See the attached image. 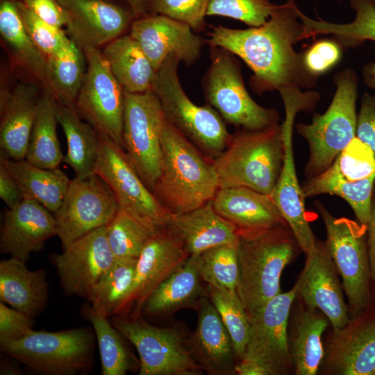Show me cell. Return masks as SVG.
<instances>
[{"mask_svg":"<svg viewBox=\"0 0 375 375\" xmlns=\"http://www.w3.org/2000/svg\"><path fill=\"white\" fill-rule=\"evenodd\" d=\"M290 310L288 344L296 375H315L324 357L322 336L328 319L320 310L304 303L301 299Z\"/></svg>","mask_w":375,"mask_h":375,"instance_id":"obj_28","label":"cell"},{"mask_svg":"<svg viewBox=\"0 0 375 375\" xmlns=\"http://www.w3.org/2000/svg\"><path fill=\"white\" fill-rule=\"evenodd\" d=\"M235 372L240 375H269L268 370L260 363L250 359H242L235 365Z\"/></svg>","mask_w":375,"mask_h":375,"instance_id":"obj_54","label":"cell"},{"mask_svg":"<svg viewBox=\"0 0 375 375\" xmlns=\"http://www.w3.org/2000/svg\"><path fill=\"white\" fill-rule=\"evenodd\" d=\"M1 374H19L20 371L13 367V365L8 363H3L1 365Z\"/></svg>","mask_w":375,"mask_h":375,"instance_id":"obj_57","label":"cell"},{"mask_svg":"<svg viewBox=\"0 0 375 375\" xmlns=\"http://www.w3.org/2000/svg\"><path fill=\"white\" fill-rule=\"evenodd\" d=\"M33 324L34 318L0 301V345L22 339Z\"/></svg>","mask_w":375,"mask_h":375,"instance_id":"obj_49","label":"cell"},{"mask_svg":"<svg viewBox=\"0 0 375 375\" xmlns=\"http://www.w3.org/2000/svg\"><path fill=\"white\" fill-rule=\"evenodd\" d=\"M137 261L134 258H116L88 299L94 310L108 317L123 314L133 288Z\"/></svg>","mask_w":375,"mask_h":375,"instance_id":"obj_38","label":"cell"},{"mask_svg":"<svg viewBox=\"0 0 375 375\" xmlns=\"http://www.w3.org/2000/svg\"><path fill=\"white\" fill-rule=\"evenodd\" d=\"M99 136L94 172L111 188L119 209L153 231L167 226L170 213L142 181L124 149L109 138L101 134Z\"/></svg>","mask_w":375,"mask_h":375,"instance_id":"obj_12","label":"cell"},{"mask_svg":"<svg viewBox=\"0 0 375 375\" xmlns=\"http://www.w3.org/2000/svg\"><path fill=\"white\" fill-rule=\"evenodd\" d=\"M15 2L26 32L47 57L56 53L70 41L61 28L39 18L22 1Z\"/></svg>","mask_w":375,"mask_h":375,"instance_id":"obj_46","label":"cell"},{"mask_svg":"<svg viewBox=\"0 0 375 375\" xmlns=\"http://www.w3.org/2000/svg\"><path fill=\"white\" fill-rule=\"evenodd\" d=\"M374 185L375 174L360 181H348L340 176L332 164L319 174L306 178L301 189L306 199L320 194L342 198L351 207L359 223L367 226Z\"/></svg>","mask_w":375,"mask_h":375,"instance_id":"obj_36","label":"cell"},{"mask_svg":"<svg viewBox=\"0 0 375 375\" xmlns=\"http://www.w3.org/2000/svg\"><path fill=\"white\" fill-rule=\"evenodd\" d=\"M356 137L367 144L375 155V93L365 92L362 96Z\"/></svg>","mask_w":375,"mask_h":375,"instance_id":"obj_50","label":"cell"},{"mask_svg":"<svg viewBox=\"0 0 375 375\" xmlns=\"http://www.w3.org/2000/svg\"><path fill=\"white\" fill-rule=\"evenodd\" d=\"M233 56L210 47V65L203 78L208 103L224 122L241 129L260 130L278 124V112L260 106L247 92L240 65Z\"/></svg>","mask_w":375,"mask_h":375,"instance_id":"obj_9","label":"cell"},{"mask_svg":"<svg viewBox=\"0 0 375 375\" xmlns=\"http://www.w3.org/2000/svg\"><path fill=\"white\" fill-rule=\"evenodd\" d=\"M306 256L303 269L295 284L297 296L309 307L323 312L333 331H337L350 320L339 274L324 242L316 238Z\"/></svg>","mask_w":375,"mask_h":375,"instance_id":"obj_17","label":"cell"},{"mask_svg":"<svg viewBox=\"0 0 375 375\" xmlns=\"http://www.w3.org/2000/svg\"><path fill=\"white\" fill-rule=\"evenodd\" d=\"M342 49L333 38L317 40L303 52L304 64L312 75L318 77L338 63Z\"/></svg>","mask_w":375,"mask_h":375,"instance_id":"obj_48","label":"cell"},{"mask_svg":"<svg viewBox=\"0 0 375 375\" xmlns=\"http://www.w3.org/2000/svg\"><path fill=\"white\" fill-rule=\"evenodd\" d=\"M36 16L54 26H67L69 16L57 0H19Z\"/></svg>","mask_w":375,"mask_h":375,"instance_id":"obj_51","label":"cell"},{"mask_svg":"<svg viewBox=\"0 0 375 375\" xmlns=\"http://www.w3.org/2000/svg\"><path fill=\"white\" fill-rule=\"evenodd\" d=\"M178 59L167 57L156 71L151 90L165 119L212 160L226 149L231 135L225 122L209 104L199 106L184 92L178 76Z\"/></svg>","mask_w":375,"mask_h":375,"instance_id":"obj_6","label":"cell"},{"mask_svg":"<svg viewBox=\"0 0 375 375\" xmlns=\"http://www.w3.org/2000/svg\"><path fill=\"white\" fill-rule=\"evenodd\" d=\"M0 163L19 184L24 199L34 200L52 212L60 207L70 182L61 169L42 168L25 159L1 157Z\"/></svg>","mask_w":375,"mask_h":375,"instance_id":"obj_32","label":"cell"},{"mask_svg":"<svg viewBox=\"0 0 375 375\" xmlns=\"http://www.w3.org/2000/svg\"><path fill=\"white\" fill-rule=\"evenodd\" d=\"M101 53L124 90L140 93L151 90L156 69L131 35L115 38Z\"/></svg>","mask_w":375,"mask_h":375,"instance_id":"obj_31","label":"cell"},{"mask_svg":"<svg viewBox=\"0 0 375 375\" xmlns=\"http://www.w3.org/2000/svg\"><path fill=\"white\" fill-rule=\"evenodd\" d=\"M96 340L89 327L32 330L19 340L1 344L0 349L40 374L75 375L92 367Z\"/></svg>","mask_w":375,"mask_h":375,"instance_id":"obj_7","label":"cell"},{"mask_svg":"<svg viewBox=\"0 0 375 375\" xmlns=\"http://www.w3.org/2000/svg\"><path fill=\"white\" fill-rule=\"evenodd\" d=\"M40 97L38 88L18 84L3 91L0 99V147L2 158L24 160L35 122Z\"/></svg>","mask_w":375,"mask_h":375,"instance_id":"obj_25","label":"cell"},{"mask_svg":"<svg viewBox=\"0 0 375 375\" xmlns=\"http://www.w3.org/2000/svg\"><path fill=\"white\" fill-rule=\"evenodd\" d=\"M362 74L365 85L375 90V62L365 64L362 68Z\"/></svg>","mask_w":375,"mask_h":375,"instance_id":"obj_55","label":"cell"},{"mask_svg":"<svg viewBox=\"0 0 375 375\" xmlns=\"http://www.w3.org/2000/svg\"><path fill=\"white\" fill-rule=\"evenodd\" d=\"M0 33L19 62L53 94L47 57L26 32L15 0L1 2Z\"/></svg>","mask_w":375,"mask_h":375,"instance_id":"obj_35","label":"cell"},{"mask_svg":"<svg viewBox=\"0 0 375 375\" xmlns=\"http://www.w3.org/2000/svg\"><path fill=\"white\" fill-rule=\"evenodd\" d=\"M54 235V216L38 202L24 199L17 206L4 210L0 251L26 262L31 253L42 250L46 241Z\"/></svg>","mask_w":375,"mask_h":375,"instance_id":"obj_23","label":"cell"},{"mask_svg":"<svg viewBox=\"0 0 375 375\" xmlns=\"http://www.w3.org/2000/svg\"><path fill=\"white\" fill-rule=\"evenodd\" d=\"M58 101L45 90L40 97L25 160L42 168L53 169L63 162L56 132Z\"/></svg>","mask_w":375,"mask_h":375,"instance_id":"obj_37","label":"cell"},{"mask_svg":"<svg viewBox=\"0 0 375 375\" xmlns=\"http://www.w3.org/2000/svg\"><path fill=\"white\" fill-rule=\"evenodd\" d=\"M167 226L190 256L224 244L238 245L239 240L235 226L215 211L211 201L185 212L170 214Z\"/></svg>","mask_w":375,"mask_h":375,"instance_id":"obj_27","label":"cell"},{"mask_svg":"<svg viewBox=\"0 0 375 375\" xmlns=\"http://www.w3.org/2000/svg\"><path fill=\"white\" fill-rule=\"evenodd\" d=\"M349 4L356 16L347 24L314 19L299 8L303 26L300 41L319 35H331L342 48H356L367 40L375 42V0H350Z\"/></svg>","mask_w":375,"mask_h":375,"instance_id":"obj_33","label":"cell"},{"mask_svg":"<svg viewBox=\"0 0 375 375\" xmlns=\"http://www.w3.org/2000/svg\"><path fill=\"white\" fill-rule=\"evenodd\" d=\"M198 305L197 325L189 344L193 358L210 374H233V345L217 310L205 297Z\"/></svg>","mask_w":375,"mask_h":375,"instance_id":"obj_26","label":"cell"},{"mask_svg":"<svg viewBox=\"0 0 375 375\" xmlns=\"http://www.w3.org/2000/svg\"><path fill=\"white\" fill-rule=\"evenodd\" d=\"M52 253L60 285L67 296L88 299L101 278L115 261L106 236V226L97 228Z\"/></svg>","mask_w":375,"mask_h":375,"instance_id":"obj_16","label":"cell"},{"mask_svg":"<svg viewBox=\"0 0 375 375\" xmlns=\"http://www.w3.org/2000/svg\"><path fill=\"white\" fill-rule=\"evenodd\" d=\"M199 255L187 260L165 279L147 299L142 312L150 315L165 314L192 306L204 295L201 283Z\"/></svg>","mask_w":375,"mask_h":375,"instance_id":"obj_30","label":"cell"},{"mask_svg":"<svg viewBox=\"0 0 375 375\" xmlns=\"http://www.w3.org/2000/svg\"><path fill=\"white\" fill-rule=\"evenodd\" d=\"M86 72L76 99V110L93 128L124 149V89L97 48L83 49Z\"/></svg>","mask_w":375,"mask_h":375,"instance_id":"obj_13","label":"cell"},{"mask_svg":"<svg viewBox=\"0 0 375 375\" xmlns=\"http://www.w3.org/2000/svg\"><path fill=\"white\" fill-rule=\"evenodd\" d=\"M57 119L67 140L63 162L72 168L75 177L83 178L94 174L99 147L98 133L89 123L81 120L73 106L58 102Z\"/></svg>","mask_w":375,"mask_h":375,"instance_id":"obj_34","label":"cell"},{"mask_svg":"<svg viewBox=\"0 0 375 375\" xmlns=\"http://www.w3.org/2000/svg\"><path fill=\"white\" fill-rule=\"evenodd\" d=\"M237 246L224 244L209 249L199 256L202 280L208 285L237 293L238 260Z\"/></svg>","mask_w":375,"mask_h":375,"instance_id":"obj_43","label":"cell"},{"mask_svg":"<svg viewBox=\"0 0 375 375\" xmlns=\"http://www.w3.org/2000/svg\"><path fill=\"white\" fill-rule=\"evenodd\" d=\"M238 235L237 294L250 317L281 292L282 272L301 249L289 225Z\"/></svg>","mask_w":375,"mask_h":375,"instance_id":"obj_3","label":"cell"},{"mask_svg":"<svg viewBox=\"0 0 375 375\" xmlns=\"http://www.w3.org/2000/svg\"><path fill=\"white\" fill-rule=\"evenodd\" d=\"M297 297V287L281 292L249 317L250 331L242 359L262 365L270 375L289 373L292 364L288 344L290 310Z\"/></svg>","mask_w":375,"mask_h":375,"instance_id":"obj_15","label":"cell"},{"mask_svg":"<svg viewBox=\"0 0 375 375\" xmlns=\"http://www.w3.org/2000/svg\"><path fill=\"white\" fill-rule=\"evenodd\" d=\"M165 120L160 101L151 90L140 93L124 90V151L151 192L161 172V132Z\"/></svg>","mask_w":375,"mask_h":375,"instance_id":"obj_10","label":"cell"},{"mask_svg":"<svg viewBox=\"0 0 375 375\" xmlns=\"http://www.w3.org/2000/svg\"><path fill=\"white\" fill-rule=\"evenodd\" d=\"M274 3L269 0H210L207 16H222L259 26L270 17Z\"/></svg>","mask_w":375,"mask_h":375,"instance_id":"obj_44","label":"cell"},{"mask_svg":"<svg viewBox=\"0 0 375 375\" xmlns=\"http://www.w3.org/2000/svg\"><path fill=\"white\" fill-rule=\"evenodd\" d=\"M340 176L348 181H360L375 174V155L355 137L333 162Z\"/></svg>","mask_w":375,"mask_h":375,"instance_id":"obj_45","label":"cell"},{"mask_svg":"<svg viewBox=\"0 0 375 375\" xmlns=\"http://www.w3.org/2000/svg\"><path fill=\"white\" fill-rule=\"evenodd\" d=\"M66 10L70 40L78 47L97 48L119 37L132 14L104 0H57Z\"/></svg>","mask_w":375,"mask_h":375,"instance_id":"obj_21","label":"cell"},{"mask_svg":"<svg viewBox=\"0 0 375 375\" xmlns=\"http://www.w3.org/2000/svg\"><path fill=\"white\" fill-rule=\"evenodd\" d=\"M119 209L109 185L94 173L70 180L62 202L53 216L62 248L83 235L106 226Z\"/></svg>","mask_w":375,"mask_h":375,"instance_id":"obj_14","label":"cell"},{"mask_svg":"<svg viewBox=\"0 0 375 375\" xmlns=\"http://www.w3.org/2000/svg\"><path fill=\"white\" fill-rule=\"evenodd\" d=\"M299 112L285 109L281 124L284 154L278 181L269 194L294 234L302 251L307 253L316 239L308 222L305 208L306 197L299 184L294 163L292 134Z\"/></svg>","mask_w":375,"mask_h":375,"instance_id":"obj_22","label":"cell"},{"mask_svg":"<svg viewBox=\"0 0 375 375\" xmlns=\"http://www.w3.org/2000/svg\"><path fill=\"white\" fill-rule=\"evenodd\" d=\"M85 315L94 331L100 354L103 375H125L140 368V361L128 350L121 333L107 316L96 311L91 306L84 308Z\"/></svg>","mask_w":375,"mask_h":375,"instance_id":"obj_39","label":"cell"},{"mask_svg":"<svg viewBox=\"0 0 375 375\" xmlns=\"http://www.w3.org/2000/svg\"><path fill=\"white\" fill-rule=\"evenodd\" d=\"M283 154L281 124L241 129L212 161L219 188L244 187L270 194L279 178Z\"/></svg>","mask_w":375,"mask_h":375,"instance_id":"obj_4","label":"cell"},{"mask_svg":"<svg viewBox=\"0 0 375 375\" xmlns=\"http://www.w3.org/2000/svg\"><path fill=\"white\" fill-rule=\"evenodd\" d=\"M190 256L167 226L158 230L138 258L133 288L123 314L140 316L150 294Z\"/></svg>","mask_w":375,"mask_h":375,"instance_id":"obj_18","label":"cell"},{"mask_svg":"<svg viewBox=\"0 0 375 375\" xmlns=\"http://www.w3.org/2000/svg\"><path fill=\"white\" fill-rule=\"evenodd\" d=\"M0 197L8 208L17 206L24 199L19 184L1 163H0Z\"/></svg>","mask_w":375,"mask_h":375,"instance_id":"obj_52","label":"cell"},{"mask_svg":"<svg viewBox=\"0 0 375 375\" xmlns=\"http://www.w3.org/2000/svg\"><path fill=\"white\" fill-rule=\"evenodd\" d=\"M366 230L372 282L375 287V185L372 198L369 219Z\"/></svg>","mask_w":375,"mask_h":375,"instance_id":"obj_53","label":"cell"},{"mask_svg":"<svg viewBox=\"0 0 375 375\" xmlns=\"http://www.w3.org/2000/svg\"><path fill=\"white\" fill-rule=\"evenodd\" d=\"M324 222L326 250L342 278L350 318L368 310L372 277L366 226L345 217H334L319 201L314 202Z\"/></svg>","mask_w":375,"mask_h":375,"instance_id":"obj_8","label":"cell"},{"mask_svg":"<svg viewBox=\"0 0 375 375\" xmlns=\"http://www.w3.org/2000/svg\"><path fill=\"white\" fill-rule=\"evenodd\" d=\"M210 0H147L148 6L156 12L188 24L192 30L205 28L208 6Z\"/></svg>","mask_w":375,"mask_h":375,"instance_id":"obj_47","label":"cell"},{"mask_svg":"<svg viewBox=\"0 0 375 375\" xmlns=\"http://www.w3.org/2000/svg\"><path fill=\"white\" fill-rule=\"evenodd\" d=\"M215 211L240 233L288 225L269 194L244 187L219 188L211 200Z\"/></svg>","mask_w":375,"mask_h":375,"instance_id":"obj_24","label":"cell"},{"mask_svg":"<svg viewBox=\"0 0 375 375\" xmlns=\"http://www.w3.org/2000/svg\"><path fill=\"white\" fill-rule=\"evenodd\" d=\"M294 0L275 5L267 21L246 29L211 26L207 40L210 47H221L240 58L253 72L252 90L262 94L276 90L285 106L313 110L320 99L314 88L317 81L306 68L303 52L294 49L300 41L303 26Z\"/></svg>","mask_w":375,"mask_h":375,"instance_id":"obj_1","label":"cell"},{"mask_svg":"<svg viewBox=\"0 0 375 375\" xmlns=\"http://www.w3.org/2000/svg\"><path fill=\"white\" fill-rule=\"evenodd\" d=\"M333 83L336 90L326 110L315 113L311 123L296 126L309 148L306 178L328 168L356 135L358 75L353 69L345 68L335 74Z\"/></svg>","mask_w":375,"mask_h":375,"instance_id":"obj_5","label":"cell"},{"mask_svg":"<svg viewBox=\"0 0 375 375\" xmlns=\"http://www.w3.org/2000/svg\"><path fill=\"white\" fill-rule=\"evenodd\" d=\"M126 2L133 15H140L145 12L147 7V0H122Z\"/></svg>","mask_w":375,"mask_h":375,"instance_id":"obj_56","label":"cell"},{"mask_svg":"<svg viewBox=\"0 0 375 375\" xmlns=\"http://www.w3.org/2000/svg\"><path fill=\"white\" fill-rule=\"evenodd\" d=\"M112 325L135 347L140 375H199L201 367L176 329L160 328L140 316H113Z\"/></svg>","mask_w":375,"mask_h":375,"instance_id":"obj_11","label":"cell"},{"mask_svg":"<svg viewBox=\"0 0 375 375\" xmlns=\"http://www.w3.org/2000/svg\"><path fill=\"white\" fill-rule=\"evenodd\" d=\"M161 145V172L152 192L162 206L179 214L211 201L219 189L212 162L166 119Z\"/></svg>","mask_w":375,"mask_h":375,"instance_id":"obj_2","label":"cell"},{"mask_svg":"<svg viewBox=\"0 0 375 375\" xmlns=\"http://www.w3.org/2000/svg\"><path fill=\"white\" fill-rule=\"evenodd\" d=\"M130 35L156 71L170 56L186 65L193 64L199 59L203 45L201 38L188 24L160 14L133 22Z\"/></svg>","mask_w":375,"mask_h":375,"instance_id":"obj_19","label":"cell"},{"mask_svg":"<svg viewBox=\"0 0 375 375\" xmlns=\"http://www.w3.org/2000/svg\"><path fill=\"white\" fill-rule=\"evenodd\" d=\"M47 60L53 95L59 103L73 106L86 72L83 49L70 40Z\"/></svg>","mask_w":375,"mask_h":375,"instance_id":"obj_40","label":"cell"},{"mask_svg":"<svg viewBox=\"0 0 375 375\" xmlns=\"http://www.w3.org/2000/svg\"><path fill=\"white\" fill-rule=\"evenodd\" d=\"M106 229L110 247L115 258H138L156 232L120 209Z\"/></svg>","mask_w":375,"mask_h":375,"instance_id":"obj_41","label":"cell"},{"mask_svg":"<svg viewBox=\"0 0 375 375\" xmlns=\"http://www.w3.org/2000/svg\"><path fill=\"white\" fill-rule=\"evenodd\" d=\"M339 375H375V312L365 310L333 331L324 360Z\"/></svg>","mask_w":375,"mask_h":375,"instance_id":"obj_20","label":"cell"},{"mask_svg":"<svg viewBox=\"0 0 375 375\" xmlns=\"http://www.w3.org/2000/svg\"><path fill=\"white\" fill-rule=\"evenodd\" d=\"M208 292L231 336L235 356L242 360L249 336V317L237 293L211 285Z\"/></svg>","mask_w":375,"mask_h":375,"instance_id":"obj_42","label":"cell"},{"mask_svg":"<svg viewBox=\"0 0 375 375\" xmlns=\"http://www.w3.org/2000/svg\"><path fill=\"white\" fill-rule=\"evenodd\" d=\"M49 284L43 269L29 270L26 262L11 257L0 262V301L33 318L46 308Z\"/></svg>","mask_w":375,"mask_h":375,"instance_id":"obj_29","label":"cell"}]
</instances>
